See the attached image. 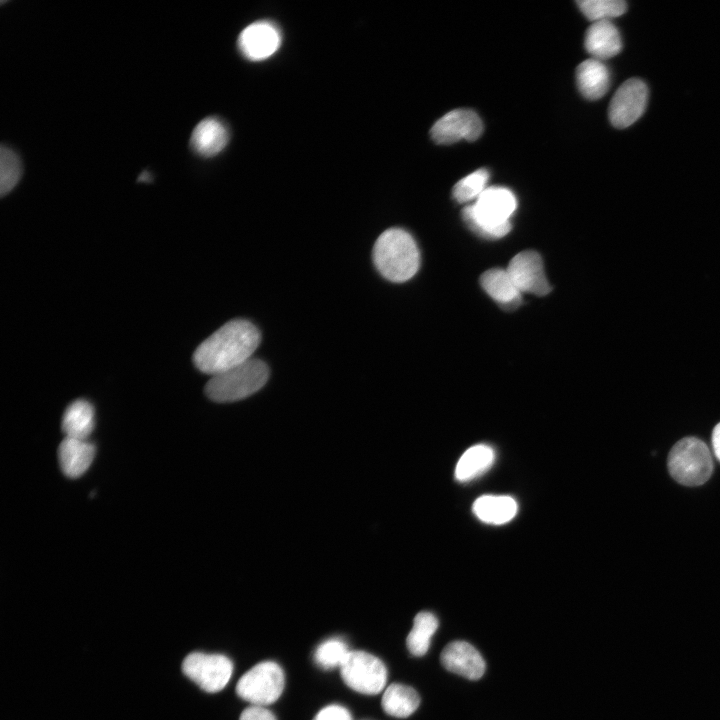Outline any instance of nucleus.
Returning <instances> with one entry per match:
<instances>
[{"label":"nucleus","mask_w":720,"mask_h":720,"mask_svg":"<svg viewBox=\"0 0 720 720\" xmlns=\"http://www.w3.org/2000/svg\"><path fill=\"white\" fill-rule=\"evenodd\" d=\"M518 510L514 498L506 495H483L473 503V512L482 522L502 525L511 521Z\"/></svg>","instance_id":"19"},{"label":"nucleus","mask_w":720,"mask_h":720,"mask_svg":"<svg viewBox=\"0 0 720 720\" xmlns=\"http://www.w3.org/2000/svg\"><path fill=\"white\" fill-rule=\"evenodd\" d=\"M94 424V408L84 399L72 402L63 414L62 430L65 437L87 440Z\"/></svg>","instance_id":"20"},{"label":"nucleus","mask_w":720,"mask_h":720,"mask_svg":"<svg viewBox=\"0 0 720 720\" xmlns=\"http://www.w3.org/2000/svg\"><path fill=\"white\" fill-rule=\"evenodd\" d=\"M482 131L483 124L477 113L470 109H455L438 119L430 134L436 143L448 145L461 139L474 141Z\"/></svg>","instance_id":"10"},{"label":"nucleus","mask_w":720,"mask_h":720,"mask_svg":"<svg viewBox=\"0 0 720 720\" xmlns=\"http://www.w3.org/2000/svg\"><path fill=\"white\" fill-rule=\"evenodd\" d=\"M138 180L147 182L150 180V174L147 172H143L142 174H140V177Z\"/></svg>","instance_id":"31"},{"label":"nucleus","mask_w":720,"mask_h":720,"mask_svg":"<svg viewBox=\"0 0 720 720\" xmlns=\"http://www.w3.org/2000/svg\"><path fill=\"white\" fill-rule=\"evenodd\" d=\"M22 174V164L18 155L10 148L2 146L0 151V193L8 194L18 183Z\"/></svg>","instance_id":"26"},{"label":"nucleus","mask_w":720,"mask_h":720,"mask_svg":"<svg viewBox=\"0 0 720 720\" xmlns=\"http://www.w3.org/2000/svg\"><path fill=\"white\" fill-rule=\"evenodd\" d=\"M648 88L639 78H630L620 85L608 109L611 124L619 129L635 123L645 112Z\"/></svg>","instance_id":"9"},{"label":"nucleus","mask_w":720,"mask_h":720,"mask_svg":"<svg viewBox=\"0 0 720 720\" xmlns=\"http://www.w3.org/2000/svg\"><path fill=\"white\" fill-rule=\"evenodd\" d=\"M228 140L229 132L223 121L216 117H207L195 126L190 145L198 155L212 157L224 149Z\"/></svg>","instance_id":"14"},{"label":"nucleus","mask_w":720,"mask_h":720,"mask_svg":"<svg viewBox=\"0 0 720 720\" xmlns=\"http://www.w3.org/2000/svg\"><path fill=\"white\" fill-rule=\"evenodd\" d=\"M485 292L504 308L512 309L521 303V292L516 288L506 269L492 268L480 277Z\"/></svg>","instance_id":"18"},{"label":"nucleus","mask_w":720,"mask_h":720,"mask_svg":"<svg viewBox=\"0 0 720 720\" xmlns=\"http://www.w3.org/2000/svg\"><path fill=\"white\" fill-rule=\"evenodd\" d=\"M495 460V452L486 444H477L468 448L460 457L455 468V477L460 482L470 481L486 470Z\"/></svg>","instance_id":"21"},{"label":"nucleus","mask_w":720,"mask_h":720,"mask_svg":"<svg viewBox=\"0 0 720 720\" xmlns=\"http://www.w3.org/2000/svg\"><path fill=\"white\" fill-rule=\"evenodd\" d=\"M667 465L670 475L686 486L705 483L713 471L712 457L707 445L695 437L679 440L669 452Z\"/></svg>","instance_id":"5"},{"label":"nucleus","mask_w":720,"mask_h":720,"mask_svg":"<svg viewBox=\"0 0 720 720\" xmlns=\"http://www.w3.org/2000/svg\"><path fill=\"white\" fill-rule=\"evenodd\" d=\"M239 720H276V717L264 706L252 705L243 710Z\"/></svg>","instance_id":"29"},{"label":"nucleus","mask_w":720,"mask_h":720,"mask_svg":"<svg viewBox=\"0 0 720 720\" xmlns=\"http://www.w3.org/2000/svg\"><path fill=\"white\" fill-rule=\"evenodd\" d=\"M340 673L349 688L365 695L380 693L387 680L384 663L365 651H350L340 666Z\"/></svg>","instance_id":"7"},{"label":"nucleus","mask_w":720,"mask_h":720,"mask_svg":"<svg viewBox=\"0 0 720 720\" xmlns=\"http://www.w3.org/2000/svg\"><path fill=\"white\" fill-rule=\"evenodd\" d=\"M506 270L521 293L544 296L551 291L542 258L536 251L525 250L516 254Z\"/></svg>","instance_id":"11"},{"label":"nucleus","mask_w":720,"mask_h":720,"mask_svg":"<svg viewBox=\"0 0 720 720\" xmlns=\"http://www.w3.org/2000/svg\"><path fill=\"white\" fill-rule=\"evenodd\" d=\"M438 625L437 617L431 612L422 611L414 617L413 627L406 639L407 648L413 656L420 657L427 653Z\"/></svg>","instance_id":"23"},{"label":"nucleus","mask_w":720,"mask_h":720,"mask_svg":"<svg viewBox=\"0 0 720 720\" xmlns=\"http://www.w3.org/2000/svg\"><path fill=\"white\" fill-rule=\"evenodd\" d=\"M584 44L588 53L601 61L622 50L621 35L610 20L593 22L586 31Z\"/></svg>","instance_id":"16"},{"label":"nucleus","mask_w":720,"mask_h":720,"mask_svg":"<svg viewBox=\"0 0 720 720\" xmlns=\"http://www.w3.org/2000/svg\"><path fill=\"white\" fill-rule=\"evenodd\" d=\"M577 5L591 21H605L624 14L627 4L622 0H580Z\"/></svg>","instance_id":"24"},{"label":"nucleus","mask_w":720,"mask_h":720,"mask_svg":"<svg viewBox=\"0 0 720 720\" xmlns=\"http://www.w3.org/2000/svg\"><path fill=\"white\" fill-rule=\"evenodd\" d=\"M440 661L443 667L469 680L480 679L486 669L481 654L466 641H452L442 650Z\"/></svg>","instance_id":"13"},{"label":"nucleus","mask_w":720,"mask_h":720,"mask_svg":"<svg viewBox=\"0 0 720 720\" xmlns=\"http://www.w3.org/2000/svg\"><path fill=\"white\" fill-rule=\"evenodd\" d=\"M95 456V447L88 440L65 437L58 448L62 472L69 478L82 476Z\"/></svg>","instance_id":"15"},{"label":"nucleus","mask_w":720,"mask_h":720,"mask_svg":"<svg viewBox=\"0 0 720 720\" xmlns=\"http://www.w3.org/2000/svg\"><path fill=\"white\" fill-rule=\"evenodd\" d=\"M260 341L261 333L252 322L231 320L197 347L193 361L201 372L213 376L249 360Z\"/></svg>","instance_id":"1"},{"label":"nucleus","mask_w":720,"mask_h":720,"mask_svg":"<svg viewBox=\"0 0 720 720\" xmlns=\"http://www.w3.org/2000/svg\"><path fill=\"white\" fill-rule=\"evenodd\" d=\"M269 378V368L260 359L249 360L211 376L205 394L215 402H234L260 390Z\"/></svg>","instance_id":"4"},{"label":"nucleus","mask_w":720,"mask_h":720,"mask_svg":"<svg viewBox=\"0 0 720 720\" xmlns=\"http://www.w3.org/2000/svg\"><path fill=\"white\" fill-rule=\"evenodd\" d=\"M516 207V197L511 190L491 186L462 210V217L472 232L484 238L498 239L510 232V217Z\"/></svg>","instance_id":"2"},{"label":"nucleus","mask_w":720,"mask_h":720,"mask_svg":"<svg viewBox=\"0 0 720 720\" xmlns=\"http://www.w3.org/2000/svg\"><path fill=\"white\" fill-rule=\"evenodd\" d=\"M712 445H713L714 453H715L716 457L718 458V460L720 461V422L713 429Z\"/></svg>","instance_id":"30"},{"label":"nucleus","mask_w":720,"mask_h":720,"mask_svg":"<svg viewBox=\"0 0 720 720\" xmlns=\"http://www.w3.org/2000/svg\"><path fill=\"white\" fill-rule=\"evenodd\" d=\"M381 704L388 715L406 718L416 711L420 704V697L412 687L393 683L384 691Z\"/></svg>","instance_id":"22"},{"label":"nucleus","mask_w":720,"mask_h":720,"mask_svg":"<svg viewBox=\"0 0 720 720\" xmlns=\"http://www.w3.org/2000/svg\"><path fill=\"white\" fill-rule=\"evenodd\" d=\"M373 262L384 278L401 283L417 273L420 253L409 232L401 228H390L377 238L373 247Z\"/></svg>","instance_id":"3"},{"label":"nucleus","mask_w":720,"mask_h":720,"mask_svg":"<svg viewBox=\"0 0 720 720\" xmlns=\"http://www.w3.org/2000/svg\"><path fill=\"white\" fill-rule=\"evenodd\" d=\"M183 673L209 693L222 690L229 682L233 664L221 654L190 653L183 661Z\"/></svg>","instance_id":"8"},{"label":"nucleus","mask_w":720,"mask_h":720,"mask_svg":"<svg viewBox=\"0 0 720 720\" xmlns=\"http://www.w3.org/2000/svg\"><path fill=\"white\" fill-rule=\"evenodd\" d=\"M350 650L340 639H329L322 642L314 653V660L323 669L340 667Z\"/></svg>","instance_id":"27"},{"label":"nucleus","mask_w":720,"mask_h":720,"mask_svg":"<svg viewBox=\"0 0 720 720\" xmlns=\"http://www.w3.org/2000/svg\"><path fill=\"white\" fill-rule=\"evenodd\" d=\"M610 71L603 61L590 58L581 62L576 69V83L583 97L597 100L603 97L610 86Z\"/></svg>","instance_id":"17"},{"label":"nucleus","mask_w":720,"mask_h":720,"mask_svg":"<svg viewBox=\"0 0 720 720\" xmlns=\"http://www.w3.org/2000/svg\"><path fill=\"white\" fill-rule=\"evenodd\" d=\"M237 44L240 53L246 59L261 61L269 58L279 49L281 33L270 21H256L241 31Z\"/></svg>","instance_id":"12"},{"label":"nucleus","mask_w":720,"mask_h":720,"mask_svg":"<svg viewBox=\"0 0 720 720\" xmlns=\"http://www.w3.org/2000/svg\"><path fill=\"white\" fill-rule=\"evenodd\" d=\"M284 685L285 676L282 668L275 662L264 661L243 674L237 682L236 693L253 705L265 706L278 700Z\"/></svg>","instance_id":"6"},{"label":"nucleus","mask_w":720,"mask_h":720,"mask_svg":"<svg viewBox=\"0 0 720 720\" xmlns=\"http://www.w3.org/2000/svg\"><path fill=\"white\" fill-rule=\"evenodd\" d=\"M489 172L486 169L476 171L459 180L453 187L452 194L459 203L476 200L487 188Z\"/></svg>","instance_id":"25"},{"label":"nucleus","mask_w":720,"mask_h":720,"mask_svg":"<svg viewBox=\"0 0 720 720\" xmlns=\"http://www.w3.org/2000/svg\"><path fill=\"white\" fill-rule=\"evenodd\" d=\"M313 720H352V717L345 707L329 705L321 709Z\"/></svg>","instance_id":"28"}]
</instances>
